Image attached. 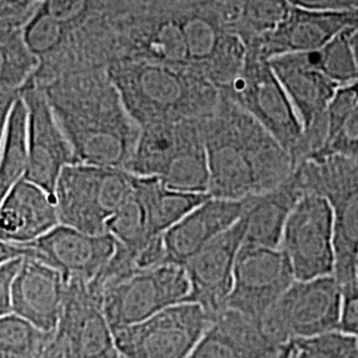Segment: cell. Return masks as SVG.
Returning a JSON list of instances; mask_svg holds the SVG:
<instances>
[{
    "label": "cell",
    "instance_id": "1",
    "mask_svg": "<svg viewBox=\"0 0 358 358\" xmlns=\"http://www.w3.org/2000/svg\"><path fill=\"white\" fill-rule=\"evenodd\" d=\"M247 45L211 0H137L117 24L115 60L173 65L210 80L217 90L242 71Z\"/></svg>",
    "mask_w": 358,
    "mask_h": 358
},
{
    "label": "cell",
    "instance_id": "2",
    "mask_svg": "<svg viewBox=\"0 0 358 358\" xmlns=\"http://www.w3.org/2000/svg\"><path fill=\"white\" fill-rule=\"evenodd\" d=\"M137 0H44L24 29L38 56L36 84L59 77L106 69L115 60L118 22Z\"/></svg>",
    "mask_w": 358,
    "mask_h": 358
},
{
    "label": "cell",
    "instance_id": "3",
    "mask_svg": "<svg viewBox=\"0 0 358 358\" xmlns=\"http://www.w3.org/2000/svg\"><path fill=\"white\" fill-rule=\"evenodd\" d=\"M41 88L78 162L127 169L142 129L106 69L59 77Z\"/></svg>",
    "mask_w": 358,
    "mask_h": 358
},
{
    "label": "cell",
    "instance_id": "4",
    "mask_svg": "<svg viewBox=\"0 0 358 358\" xmlns=\"http://www.w3.org/2000/svg\"><path fill=\"white\" fill-rule=\"evenodd\" d=\"M213 198L243 201L289 178L294 157L267 129L220 94L217 108L201 120Z\"/></svg>",
    "mask_w": 358,
    "mask_h": 358
},
{
    "label": "cell",
    "instance_id": "5",
    "mask_svg": "<svg viewBox=\"0 0 358 358\" xmlns=\"http://www.w3.org/2000/svg\"><path fill=\"white\" fill-rule=\"evenodd\" d=\"M106 72L130 115L142 128L195 120L217 108V87L195 72L146 60H118Z\"/></svg>",
    "mask_w": 358,
    "mask_h": 358
},
{
    "label": "cell",
    "instance_id": "6",
    "mask_svg": "<svg viewBox=\"0 0 358 358\" xmlns=\"http://www.w3.org/2000/svg\"><path fill=\"white\" fill-rule=\"evenodd\" d=\"M125 170L138 177L159 179L178 192L208 194L210 170L201 121L187 120L142 128Z\"/></svg>",
    "mask_w": 358,
    "mask_h": 358
},
{
    "label": "cell",
    "instance_id": "7",
    "mask_svg": "<svg viewBox=\"0 0 358 358\" xmlns=\"http://www.w3.org/2000/svg\"><path fill=\"white\" fill-rule=\"evenodd\" d=\"M294 173L306 194L325 198L332 208L336 268L341 285L358 279V157L313 155Z\"/></svg>",
    "mask_w": 358,
    "mask_h": 358
},
{
    "label": "cell",
    "instance_id": "8",
    "mask_svg": "<svg viewBox=\"0 0 358 358\" xmlns=\"http://www.w3.org/2000/svg\"><path fill=\"white\" fill-rule=\"evenodd\" d=\"M125 169L77 162L64 169L55 189L60 223L88 234H108V223L134 190Z\"/></svg>",
    "mask_w": 358,
    "mask_h": 358
},
{
    "label": "cell",
    "instance_id": "9",
    "mask_svg": "<svg viewBox=\"0 0 358 358\" xmlns=\"http://www.w3.org/2000/svg\"><path fill=\"white\" fill-rule=\"evenodd\" d=\"M219 93L252 115L289 152L296 165L299 164L304 128L269 60L247 51L242 71Z\"/></svg>",
    "mask_w": 358,
    "mask_h": 358
},
{
    "label": "cell",
    "instance_id": "10",
    "mask_svg": "<svg viewBox=\"0 0 358 358\" xmlns=\"http://www.w3.org/2000/svg\"><path fill=\"white\" fill-rule=\"evenodd\" d=\"M190 280L183 266L165 264L138 269L100 292L103 315L112 331L141 322L190 296Z\"/></svg>",
    "mask_w": 358,
    "mask_h": 358
},
{
    "label": "cell",
    "instance_id": "11",
    "mask_svg": "<svg viewBox=\"0 0 358 358\" xmlns=\"http://www.w3.org/2000/svg\"><path fill=\"white\" fill-rule=\"evenodd\" d=\"M341 306L343 285L336 276L296 280L262 324L269 337L282 346L294 337L338 332Z\"/></svg>",
    "mask_w": 358,
    "mask_h": 358
},
{
    "label": "cell",
    "instance_id": "12",
    "mask_svg": "<svg viewBox=\"0 0 358 358\" xmlns=\"http://www.w3.org/2000/svg\"><path fill=\"white\" fill-rule=\"evenodd\" d=\"M195 303H180L149 319L113 331L122 358H190L211 324Z\"/></svg>",
    "mask_w": 358,
    "mask_h": 358
},
{
    "label": "cell",
    "instance_id": "13",
    "mask_svg": "<svg viewBox=\"0 0 358 358\" xmlns=\"http://www.w3.org/2000/svg\"><path fill=\"white\" fill-rule=\"evenodd\" d=\"M280 248L296 280L334 276L336 251L332 208L317 194H304L285 224Z\"/></svg>",
    "mask_w": 358,
    "mask_h": 358
},
{
    "label": "cell",
    "instance_id": "14",
    "mask_svg": "<svg viewBox=\"0 0 358 358\" xmlns=\"http://www.w3.org/2000/svg\"><path fill=\"white\" fill-rule=\"evenodd\" d=\"M294 282V268L280 247L243 243L227 308L262 321Z\"/></svg>",
    "mask_w": 358,
    "mask_h": 358
},
{
    "label": "cell",
    "instance_id": "15",
    "mask_svg": "<svg viewBox=\"0 0 358 358\" xmlns=\"http://www.w3.org/2000/svg\"><path fill=\"white\" fill-rule=\"evenodd\" d=\"M20 96L28 110V167L24 178L53 196L65 167L78 162L76 154L34 77Z\"/></svg>",
    "mask_w": 358,
    "mask_h": 358
},
{
    "label": "cell",
    "instance_id": "16",
    "mask_svg": "<svg viewBox=\"0 0 358 358\" xmlns=\"http://www.w3.org/2000/svg\"><path fill=\"white\" fill-rule=\"evenodd\" d=\"M304 128L301 159L319 153L327 138V110L340 88L319 69L307 64L300 53L284 55L271 60ZM299 161V162H300Z\"/></svg>",
    "mask_w": 358,
    "mask_h": 358
},
{
    "label": "cell",
    "instance_id": "17",
    "mask_svg": "<svg viewBox=\"0 0 358 358\" xmlns=\"http://www.w3.org/2000/svg\"><path fill=\"white\" fill-rule=\"evenodd\" d=\"M357 27L358 8L321 11L292 6L282 23L266 36L251 43L247 51L271 62L284 55L320 50L338 35Z\"/></svg>",
    "mask_w": 358,
    "mask_h": 358
},
{
    "label": "cell",
    "instance_id": "18",
    "mask_svg": "<svg viewBox=\"0 0 358 358\" xmlns=\"http://www.w3.org/2000/svg\"><path fill=\"white\" fill-rule=\"evenodd\" d=\"M245 227V219L242 217L185 264L192 287L187 301L201 306L211 319L229 307L234 272L244 243Z\"/></svg>",
    "mask_w": 358,
    "mask_h": 358
},
{
    "label": "cell",
    "instance_id": "19",
    "mask_svg": "<svg viewBox=\"0 0 358 358\" xmlns=\"http://www.w3.org/2000/svg\"><path fill=\"white\" fill-rule=\"evenodd\" d=\"M31 244L41 262L59 269L66 282L94 280L115 255V238L109 234H88L59 224Z\"/></svg>",
    "mask_w": 358,
    "mask_h": 358
},
{
    "label": "cell",
    "instance_id": "20",
    "mask_svg": "<svg viewBox=\"0 0 358 358\" xmlns=\"http://www.w3.org/2000/svg\"><path fill=\"white\" fill-rule=\"evenodd\" d=\"M65 294L66 280L59 269L28 259L13 282L11 313L53 333L63 316Z\"/></svg>",
    "mask_w": 358,
    "mask_h": 358
},
{
    "label": "cell",
    "instance_id": "21",
    "mask_svg": "<svg viewBox=\"0 0 358 358\" xmlns=\"http://www.w3.org/2000/svg\"><path fill=\"white\" fill-rule=\"evenodd\" d=\"M247 199L229 201L210 196L196 206L164 235L167 263L185 267L207 244L243 217Z\"/></svg>",
    "mask_w": 358,
    "mask_h": 358
},
{
    "label": "cell",
    "instance_id": "22",
    "mask_svg": "<svg viewBox=\"0 0 358 358\" xmlns=\"http://www.w3.org/2000/svg\"><path fill=\"white\" fill-rule=\"evenodd\" d=\"M60 223L55 198L43 187L19 180L1 198L0 239L11 243L35 242Z\"/></svg>",
    "mask_w": 358,
    "mask_h": 358
},
{
    "label": "cell",
    "instance_id": "23",
    "mask_svg": "<svg viewBox=\"0 0 358 358\" xmlns=\"http://www.w3.org/2000/svg\"><path fill=\"white\" fill-rule=\"evenodd\" d=\"M306 192L296 173L280 186L247 199L244 243L279 248L285 224Z\"/></svg>",
    "mask_w": 358,
    "mask_h": 358
},
{
    "label": "cell",
    "instance_id": "24",
    "mask_svg": "<svg viewBox=\"0 0 358 358\" xmlns=\"http://www.w3.org/2000/svg\"><path fill=\"white\" fill-rule=\"evenodd\" d=\"M134 192L141 202L152 236H162L196 206L210 198L208 194L185 192L167 187L159 179L136 176Z\"/></svg>",
    "mask_w": 358,
    "mask_h": 358
},
{
    "label": "cell",
    "instance_id": "25",
    "mask_svg": "<svg viewBox=\"0 0 358 358\" xmlns=\"http://www.w3.org/2000/svg\"><path fill=\"white\" fill-rule=\"evenodd\" d=\"M38 56L29 48L23 27L0 28V124L22 90L38 72Z\"/></svg>",
    "mask_w": 358,
    "mask_h": 358
},
{
    "label": "cell",
    "instance_id": "26",
    "mask_svg": "<svg viewBox=\"0 0 358 358\" xmlns=\"http://www.w3.org/2000/svg\"><path fill=\"white\" fill-rule=\"evenodd\" d=\"M315 155L358 157V81L334 93L327 110L325 143Z\"/></svg>",
    "mask_w": 358,
    "mask_h": 358
},
{
    "label": "cell",
    "instance_id": "27",
    "mask_svg": "<svg viewBox=\"0 0 358 358\" xmlns=\"http://www.w3.org/2000/svg\"><path fill=\"white\" fill-rule=\"evenodd\" d=\"M0 195L26 177L28 167V110L22 96L13 103L1 125Z\"/></svg>",
    "mask_w": 358,
    "mask_h": 358
},
{
    "label": "cell",
    "instance_id": "28",
    "mask_svg": "<svg viewBox=\"0 0 358 358\" xmlns=\"http://www.w3.org/2000/svg\"><path fill=\"white\" fill-rule=\"evenodd\" d=\"M53 333L44 332L13 313L1 316L0 358H40Z\"/></svg>",
    "mask_w": 358,
    "mask_h": 358
},
{
    "label": "cell",
    "instance_id": "29",
    "mask_svg": "<svg viewBox=\"0 0 358 358\" xmlns=\"http://www.w3.org/2000/svg\"><path fill=\"white\" fill-rule=\"evenodd\" d=\"M349 32L338 35L320 50L300 53L307 64L319 69L340 87L358 81V66L350 47Z\"/></svg>",
    "mask_w": 358,
    "mask_h": 358
},
{
    "label": "cell",
    "instance_id": "30",
    "mask_svg": "<svg viewBox=\"0 0 358 358\" xmlns=\"http://www.w3.org/2000/svg\"><path fill=\"white\" fill-rule=\"evenodd\" d=\"M241 16L236 35L248 47L282 23L291 11L289 0H239Z\"/></svg>",
    "mask_w": 358,
    "mask_h": 358
},
{
    "label": "cell",
    "instance_id": "31",
    "mask_svg": "<svg viewBox=\"0 0 358 358\" xmlns=\"http://www.w3.org/2000/svg\"><path fill=\"white\" fill-rule=\"evenodd\" d=\"M358 340L341 332L294 337L282 346L279 358H345Z\"/></svg>",
    "mask_w": 358,
    "mask_h": 358
},
{
    "label": "cell",
    "instance_id": "32",
    "mask_svg": "<svg viewBox=\"0 0 358 358\" xmlns=\"http://www.w3.org/2000/svg\"><path fill=\"white\" fill-rule=\"evenodd\" d=\"M338 332L358 340V279L343 285V306Z\"/></svg>",
    "mask_w": 358,
    "mask_h": 358
},
{
    "label": "cell",
    "instance_id": "33",
    "mask_svg": "<svg viewBox=\"0 0 358 358\" xmlns=\"http://www.w3.org/2000/svg\"><path fill=\"white\" fill-rule=\"evenodd\" d=\"M40 358H83L76 338L63 327H57Z\"/></svg>",
    "mask_w": 358,
    "mask_h": 358
},
{
    "label": "cell",
    "instance_id": "34",
    "mask_svg": "<svg viewBox=\"0 0 358 358\" xmlns=\"http://www.w3.org/2000/svg\"><path fill=\"white\" fill-rule=\"evenodd\" d=\"M23 259H15L0 264V315H11L13 282L23 266Z\"/></svg>",
    "mask_w": 358,
    "mask_h": 358
},
{
    "label": "cell",
    "instance_id": "35",
    "mask_svg": "<svg viewBox=\"0 0 358 358\" xmlns=\"http://www.w3.org/2000/svg\"><path fill=\"white\" fill-rule=\"evenodd\" d=\"M294 7L321 11L357 10L358 0H289Z\"/></svg>",
    "mask_w": 358,
    "mask_h": 358
},
{
    "label": "cell",
    "instance_id": "36",
    "mask_svg": "<svg viewBox=\"0 0 358 358\" xmlns=\"http://www.w3.org/2000/svg\"><path fill=\"white\" fill-rule=\"evenodd\" d=\"M349 41H350V47L358 66V27L349 32Z\"/></svg>",
    "mask_w": 358,
    "mask_h": 358
},
{
    "label": "cell",
    "instance_id": "37",
    "mask_svg": "<svg viewBox=\"0 0 358 358\" xmlns=\"http://www.w3.org/2000/svg\"><path fill=\"white\" fill-rule=\"evenodd\" d=\"M345 358H358V343L357 345L355 346V348L346 355Z\"/></svg>",
    "mask_w": 358,
    "mask_h": 358
},
{
    "label": "cell",
    "instance_id": "38",
    "mask_svg": "<svg viewBox=\"0 0 358 358\" xmlns=\"http://www.w3.org/2000/svg\"><path fill=\"white\" fill-rule=\"evenodd\" d=\"M357 273H358V271H357Z\"/></svg>",
    "mask_w": 358,
    "mask_h": 358
}]
</instances>
